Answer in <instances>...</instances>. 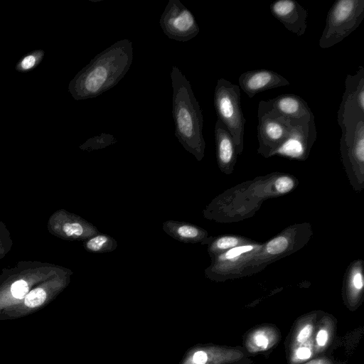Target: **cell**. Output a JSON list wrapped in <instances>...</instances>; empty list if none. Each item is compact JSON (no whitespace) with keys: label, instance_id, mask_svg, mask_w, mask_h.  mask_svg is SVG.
Masks as SVG:
<instances>
[{"label":"cell","instance_id":"cell-9","mask_svg":"<svg viewBox=\"0 0 364 364\" xmlns=\"http://www.w3.org/2000/svg\"><path fill=\"white\" fill-rule=\"evenodd\" d=\"M269 10L290 32L301 36L307 28L308 11L294 0H277L272 2Z\"/></svg>","mask_w":364,"mask_h":364},{"label":"cell","instance_id":"cell-3","mask_svg":"<svg viewBox=\"0 0 364 364\" xmlns=\"http://www.w3.org/2000/svg\"><path fill=\"white\" fill-rule=\"evenodd\" d=\"M213 102L218 119L232 136L237 154H240L243 149L246 119L242 110L239 86L220 78L215 85Z\"/></svg>","mask_w":364,"mask_h":364},{"label":"cell","instance_id":"cell-4","mask_svg":"<svg viewBox=\"0 0 364 364\" xmlns=\"http://www.w3.org/2000/svg\"><path fill=\"white\" fill-rule=\"evenodd\" d=\"M364 18V0H337L328 11L318 46L331 48L348 37Z\"/></svg>","mask_w":364,"mask_h":364},{"label":"cell","instance_id":"cell-20","mask_svg":"<svg viewBox=\"0 0 364 364\" xmlns=\"http://www.w3.org/2000/svg\"><path fill=\"white\" fill-rule=\"evenodd\" d=\"M117 139L112 134L102 133L89 138L80 148L85 151H92L105 148L115 144Z\"/></svg>","mask_w":364,"mask_h":364},{"label":"cell","instance_id":"cell-15","mask_svg":"<svg viewBox=\"0 0 364 364\" xmlns=\"http://www.w3.org/2000/svg\"><path fill=\"white\" fill-rule=\"evenodd\" d=\"M215 140L216 155L221 169H227L232 166L236 159V146L229 131L217 119L215 124Z\"/></svg>","mask_w":364,"mask_h":364},{"label":"cell","instance_id":"cell-18","mask_svg":"<svg viewBox=\"0 0 364 364\" xmlns=\"http://www.w3.org/2000/svg\"><path fill=\"white\" fill-rule=\"evenodd\" d=\"M85 249L91 253H106L117 247V240L112 236L99 232L84 240Z\"/></svg>","mask_w":364,"mask_h":364},{"label":"cell","instance_id":"cell-7","mask_svg":"<svg viewBox=\"0 0 364 364\" xmlns=\"http://www.w3.org/2000/svg\"><path fill=\"white\" fill-rule=\"evenodd\" d=\"M240 346L205 345L191 349L181 364H237L250 360Z\"/></svg>","mask_w":364,"mask_h":364},{"label":"cell","instance_id":"cell-23","mask_svg":"<svg viewBox=\"0 0 364 364\" xmlns=\"http://www.w3.org/2000/svg\"><path fill=\"white\" fill-rule=\"evenodd\" d=\"M288 247V240L284 236H278L271 240L266 245V251L270 255H279Z\"/></svg>","mask_w":364,"mask_h":364},{"label":"cell","instance_id":"cell-12","mask_svg":"<svg viewBox=\"0 0 364 364\" xmlns=\"http://www.w3.org/2000/svg\"><path fill=\"white\" fill-rule=\"evenodd\" d=\"M336 318L331 314L321 311L313 336L316 356L328 353L336 341Z\"/></svg>","mask_w":364,"mask_h":364},{"label":"cell","instance_id":"cell-21","mask_svg":"<svg viewBox=\"0 0 364 364\" xmlns=\"http://www.w3.org/2000/svg\"><path fill=\"white\" fill-rule=\"evenodd\" d=\"M239 243L240 240L233 236L219 237L210 243L208 252L211 256H216L223 250L236 247Z\"/></svg>","mask_w":364,"mask_h":364},{"label":"cell","instance_id":"cell-28","mask_svg":"<svg viewBox=\"0 0 364 364\" xmlns=\"http://www.w3.org/2000/svg\"><path fill=\"white\" fill-rule=\"evenodd\" d=\"M337 364H344V363H341V362H340V361H338H338H337Z\"/></svg>","mask_w":364,"mask_h":364},{"label":"cell","instance_id":"cell-8","mask_svg":"<svg viewBox=\"0 0 364 364\" xmlns=\"http://www.w3.org/2000/svg\"><path fill=\"white\" fill-rule=\"evenodd\" d=\"M314 115L309 118L292 120L288 139L274 153L291 158H301L308 153L316 139Z\"/></svg>","mask_w":364,"mask_h":364},{"label":"cell","instance_id":"cell-19","mask_svg":"<svg viewBox=\"0 0 364 364\" xmlns=\"http://www.w3.org/2000/svg\"><path fill=\"white\" fill-rule=\"evenodd\" d=\"M288 364H301L314 357L313 339L306 343L292 347L286 350Z\"/></svg>","mask_w":364,"mask_h":364},{"label":"cell","instance_id":"cell-17","mask_svg":"<svg viewBox=\"0 0 364 364\" xmlns=\"http://www.w3.org/2000/svg\"><path fill=\"white\" fill-rule=\"evenodd\" d=\"M356 107L364 112V68L359 69L354 75H347L345 80V92L340 106Z\"/></svg>","mask_w":364,"mask_h":364},{"label":"cell","instance_id":"cell-1","mask_svg":"<svg viewBox=\"0 0 364 364\" xmlns=\"http://www.w3.org/2000/svg\"><path fill=\"white\" fill-rule=\"evenodd\" d=\"M133 46L119 40L96 55L70 81L68 90L76 100L99 96L114 87L129 70Z\"/></svg>","mask_w":364,"mask_h":364},{"label":"cell","instance_id":"cell-24","mask_svg":"<svg viewBox=\"0 0 364 364\" xmlns=\"http://www.w3.org/2000/svg\"><path fill=\"white\" fill-rule=\"evenodd\" d=\"M253 248V246L250 245L235 247L228 250V251L223 255H218L217 257H215V261L220 262L223 260L233 259L246 252L252 250Z\"/></svg>","mask_w":364,"mask_h":364},{"label":"cell","instance_id":"cell-27","mask_svg":"<svg viewBox=\"0 0 364 364\" xmlns=\"http://www.w3.org/2000/svg\"><path fill=\"white\" fill-rule=\"evenodd\" d=\"M237 364H256L252 360Z\"/></svg>","mask_w":364,"mask_h":364},{"label":"cell","instance_id":"cell-11","mask_svg":"<svg viewBox=\"0 0 364 364\" xmlns=\"http://www.w3.org/2000/svg\"><path fill=\"white\" fill-rule=\"evenodd\" d=\"M280 330L274 324L255 326L244 335L242 348L250 355L269 351L281 341Z\"/></svg>","mask_w":364,"mask_h":364},{"label":"cell","instance_id":"cell-16","mask_svg":"<svg viewBox=\"0 0 364 364\" xmlns=\"http://www.w3.org/2000/svg\"><path fill=\"white\" fill-rule=\"evenodd\" d=\"M320 312L315 311L297 318L286 340V350L292 347L306 343L313 339Z\"/></svg>","mask_w":364,"mask_h":364},{"label":"cell","instance_id":"cell-22","mask_svg":"<svg viewBox=\"0 0 364 364\" xmlns=\"http://www.w3.org/2000/svg\"><path fill=\"white\" fill-rule=\"evenodd\" d=\"M43 55L42 50H36L21 59L16 69L20 71H27L33 68L41 60Z\"/></svg>","mask_w":364,"mask_h":364},{"label":"cell","instance_id":"cell-2","mask_svg":"<svg viewBox=\"0 0 364 364\" xmlns=\"http://www.w3.org/2000/svg\"><path fill=\"white\" fill-rule=\"evenodd\" d=\"M171 80L175 135L183 147L200 161L205 148L200 107L190 82L176 65L172 67Z\"/></svg>","mask_w":364,"mask_h":364},{"label":"cell","instance_id":"cell-13","mask_svg":"<svg viewBox=\"0 0 364 364\" xmlns=\"http://www.w3.org/2000/svg\"><path fill=\"white\" fill-rule=\"evenodd\" d=\"M267 101L277 112L289 119H301L314 115L307 102L294 94H282Z\"/></svg>","mask_w":364,"mask_h":364},{"label":"cell","instance_id":"cell-14","mask_svg":"<svg viewBox=\"0 0 364 364\" xmlns=\"http://www.w3.org/2000/svg\"><path fill=\"white\" fill-rule=\"evenodd\" d=\"M163 230L172 238L183 243H208V232L187 222L168 220L162 223Z\"/></svg>","mask_w":364,"mask_h":364},{"label":"cell","instance_id":"cell-26","mask_svg":"<svg viewBox=\"0 0 364 364\" xmlns=\"http://www.w3.org/2000/svg\"><path fill=\"white\" fill-rule=\"evenodd\" d=\"M337 361L332 355L326 353L314 357L301 364H337Z\"/></svg>","mask_w":364,"mask_h":364},{"label":"cell","instance_id":"cell-10","mask_svg":"<svg viewBox=\"0 0 364 364\" xmlns=\"http://www.w3.org/2000/svg\"><path fill=\"white\" fill-rule=\"evenodd\" d=\"M238 82L239 87L249 98L268 90L290 85L282 75L267 69L246 71L240 75Z\"/></svg>","mask_w":364,"mask_h":364},{"label":"cell","instance_id":"cell-5","mask_svg":"<svg viewBox=\"0 0 364 364\" xmlns=\"http://www.w3.org/2000/svg\"><path fill=\"white\" fill-rule=\"evenodd\" d=\"M258 151L269 156L288 139L292 129V120L277 112L268 101L261 100L257 109Z\"/></svg>","mask_w":364,"mask_h":364},{"label":"cell","instance_id":"cell-6","mask_svg":"<svg viewBox=\"0 0 364 364\" xmlns=\"http://www.w3.org/2000/svg\"><path fill=\"white\" fill-rule=\"evenodd\" d=\"M159 23L170 39L180 42L191 40L200 31L194 16L179 0L168 1Z\"/></svg>","mask_w":364,"mask_h":364},{"label":"cell","instance_id":"cell-25","mask_svg":"<svg viewBox=\"0 0 364 364\" xmlns=\"http://www.w3.org/2000/svg\"><path fill=\"white\" fill-rule=\"evenodd\" d=\"M294 186V181L289 176H283L278 178L274 183L276 191L279 193H286L292 190Z\"/></svg>","mask_w":364,"mask_h":364}]
</instances>
